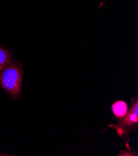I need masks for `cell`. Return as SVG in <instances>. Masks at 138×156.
Masks as SVG:
<instances>
[{"label":"cell","instance_id":"cell-1","mask_svg":"<svg viewBox=\"0 0 138 156\" xmlns=\"http://www.w3.org/2000/svg\"><path fill=\"white\" fill-rule=\"evenodd\" d=\"M22 75V70L16 63H11L0 71V85L15 100L21 94Z\"/></svg>","mask_w":138,"mask_h":156},{"label":"cell","instance_id":"cell-2","mask_svg":"<svg viewBox=\"0 0 138 156\" xmlns=\"http://www.w3.org/2000/svg\"><path fill=\"white\" fill-rule=\"evenodd\" d=\"M138 122V102L137 100H135V103L133 105L130 110L125 116L122 117L119 121L121 126L125 127L134 126Z\"/></svg>","mask_w":138,"mask_h":156},{"label":"cell","instance_id":"cell-3","mask_svg":"<svg viewBox=\"0 0 138 156\" xmlns=\"http://www.w3.org/2000/svg\"><path fill=\"white\" fill-rule=\"evenodd\" d=\"M112 110L115 116L122 118L128 113V105L124 101L118 100L113 104Z\"/></svg>","mask_w":138,"mask_h":156},{"label":"cell","instance_id":"cell-4","mask_svg":"<svg viewBox=\"0 0 138 156\" xmlns=\"http://www.w3.org/2000/svg\"><path fill=\"white\" fill-rule=\"evenodd\" d=\"M12 62V55L11 52L0 47V71L5 69Z\"/></svg>","mask_w":138,"mask_h":156}]
</instances>
